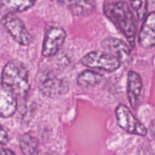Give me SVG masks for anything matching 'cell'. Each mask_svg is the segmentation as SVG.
<instances>
[{"instance_id": "6da1fadb", "label": "cell", "mask_w": 155, "mask_h": 155, "mask_svg": "<svg viewBox=\"0 0 155 155\" xmlns=\"http://www.w3.org/2000/svg\"><path fill=\"white\" fill-rule=\"evenodd\" d=\"M106 18L125 36L132 48L136 43L137 27L133 14L128 5L124 2L106 3L103 7Z\"/></svg>"}, {"instance_id": "7a4b0ae2", "label": "cell", "mask_w": 155, "mask_h": 155, "mask_svg": "<svg viewBox=\"0 0 155 155\" xmlns=\"http://www.w3.org/2000/svg\"><path fill=\"white\" fill-rule=\"evenodd\" d=\"M2 83L8 88L17 97L23 98L30 89L29 72L27 67L18 60L8 62L3 68Z\"/></svg>"}, {"instance_id": "3957f363", "label": "cell", "mask_w": 155, "mask_h": 155, "mask_svg": "<svg viewBox=\"0 0 155 155\" xmlns=\"http://www.w3.org/2000/svg\"><path fill=\"white\" fill-rule=\"evenodd\" d=\"M37 86L42 95L51 98H58L69 92V84L65 79L60 78L49 71L39 72Z\"/></svg>"}, {"instance_id": "277c9868", "label": "cell", "mask_w": 155, "mask_h": 155, "mask_svg": "<svg viewBox=\"0 0 155 155\" xmlns=\"http://www.w3.org/2000/svg\"><path fill=\"white\" fill-rule=\"evenodd\" d=\"M80 62L87 68L110 73L119 69L122 64L114 54L101 51H93L87 53L82 58Z\"/></svg>"}, {"instance_id": "5b68a950", "label": "cell", "mask_w": 155, "mask_h": 155, "mask_svg": "<svg viewBox=\"0 0 155 155\" xmlns=\"http://www.w3.org/2000/svg\"><path fill=\"white\" fill-rule=\"evenodd\" d=\"M1 24L12 39L22 46H28L32 42V36L23 21L14 14H5L1 19Z\"/></svg>"}, {"instance_id": "8992f818", "label": "cell", "mask_w": 155, "mask_h": 155, "mask_svg": "<svg viewBox=\"0 0 155 155\" xmlns=\"http://www.w3.org/2000/svg\"><path fill=\"white\" fill-rule=\"evenodd\" d=\"M117 122L118 126L127 133L140 136H146L148 130L146 127L133 115L129 107L120 104L115 110Z\"/></svg>"}, {"instance_id": "52a82bcc", "label": "cell", "mask_w": 155, "mask_h": 155, "mask_svg": "<svg viewBox=\"0 0 155 155\" xmlns=\"http://www.w3.org/2000/svg\"><path fill=\"white\" fill-rule=\"evenodd\" d=\"M66 38V31L61 27L53 25L48 27L45 32L42 44V56L50 58L55 55L64 44Z\"/></svg>"}, {"instance_id": "ba28073f", "label": "cell", "mask_w": 155, "mask_h": 155, "mask_svg": "<svg viewBox=\"0 0 155 155\" xmlns=\"http://www.w3.org/2000/svg\"><path fill=\"white\" fill-rule=\"evenodd\" d=\"M127 96L130 106L133 109L139 107L144 97V88L140 75L134 71L127 74Z\"/></svg>"}, {"instance_id": "9c48e42d", "label": "cell", "mask_w": 155, "mask_h": 155, "mask_svg": "<svg viewBox=\"0 0 155 155\" xmlns=\"http://www.w3.org/2000/svg\"><path fill=\"white\" fill-rule=\"evenodd\" d=\"M103 48L114 54L121 63H129L131 61V48L122 39L115 37H107L101 42Z\"/></svg>"}, {"instance_id": "30bf717a", "label": "cell", "mask_w": 155, "mask_h": 155, "mask_svg": "<svg viewBox=\"0 0 155 155\" xmlns=\"http://www.w3.org/2000/svg\"><path fill=\"white\" fill-rule=\"evenodd\" d=\"M139 44L145 49L155 46V12H151L144 18L139 31Z\"/></svg>"}, {"instance_id": "8fae6325", "label": "cell", "mask_w": 155, "mask_h": 155, "mask_svg": "<svg viewBox=\"0 0 155 155\" xmlns=\"http://www.w3.org/2000/svg\"><path fill=\"white\" fill-rule=\"evenodd\" d=\"M78 17L91 15L95 9L94 0H52Z\"/></svg>"}, {"instance_id": "7c38bea8", "label": "cell", "mask_w": 155, "mask_h": 155, "mask_svg": "<svg viewBox=\"0 0 155 155\" xmlns=\"http://www.w3.org/2000/svg\"><path fill=\"white\" fill-rule=\"evenodd\" d=\"M18 107L17 96L0 83V117L8 118L15 114Z\"/></svg>"}, {"instance_id": "4fadbf2b", "label": "cell", "mask_w": 155, "mask_h": 155, "mask_svg": "<svg viewBox=\"0 0 155 155\" xmlns=\"http://www.w3.org/2000/svg\"><path fill=\"white\" fill-rule=\"evenodd\" d=\"M36 0H0V9L5 14H15L31 8Z\"/></svg>"}, {"instance_id": "5bb4252c", "label": "cell", "mask_w": 155, "mask_h": 155, "mask_svg": "<svg viewBox=\"0 0 155 155\" xmlns=\"http://www.w3.org/2000/svg\"><path fill=\"white\" fill-rule=\"evenodd\" d=\"M102 80L103 75L100 73L92 70H85L78 75L77 83L80 87L87 89L98 86Z\"/></svg>"}, {"instance_id": "9a60e30c", "label": "cell", "mask_w": 155, "mask_h": 155, "mask_svg": "<svg viewBox=\"0 0 155 155\" xmlns=\"http://www.w3.org/2000/svg\"><path fill=\"white\" fill-rule=\"evenodd\" d=\"M19 145L24 155H39V142L36 138L30 134L26 133L21 136Z\"/></svg>"}, {"instance_id": "2e32d148", "label": "cell", "mask_w": 155, "mask_h": 155, "mask_svg": "<svg viewBox=\"0 0 155 155\" xmlns=\"http://www.w3.org/2000/svg\"><path fill=\"white\" fill-rule=\"evenodd\" d=\"M133 10L136 12L139 21H142L147 15L148 0H129Z\"/></svg>"}, {"instance_id": "e0dca14e", "label": "cell", "mask_w": 155, "mask_h": 155, "mask_svg": "<svg viewBox=\"0 0 155 155\" xmlns=\"http://www.w3.org/2000/svg\"><path fill=\"white\" fill-rule=\"evenodd\" d=\"M8 142V136L5 130L0 126V146L5 145Z\"/></svg>"}, {"instance_id": "ac0fdd59", "label": "cell", "mask_w": 155, "mask_h": 155, "mask_svg": "<svg viewBox=\"0 0 155 155\" xmlns=\"http://www.w3.org/2000/svg\"><path fill=\"white\" fill-rule=\"evenodd\" d=\"M0 155H16L12 151L5 148H1L0 149Z\"/></svg>"}, {"instance_id": "d6986e66", "label": "cell", "mask_w": 155, "mask_h": 155, "mask_svg": "<svg viewBox=\"0 0 155 155\" xmlns=\"http://www.w3.org/2000/svg\"><path fill=\"white\" fill-rule=\"evenodd\" d=\"M149 130L151 136L155 139V120L152 121V122L151 123V124H150Z\"/></svg>"}]
</instances>
